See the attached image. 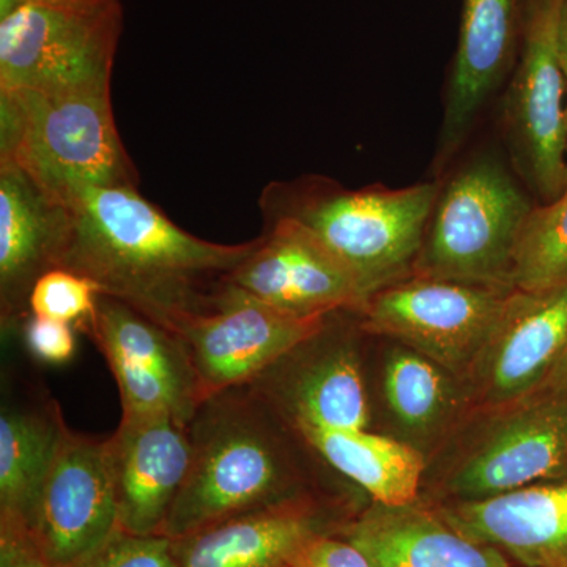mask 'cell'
Masks as SVG:
<instances>
[{"instance_id":"1","label":"cell","mask_w":567,"mask_h":567,"mask_svg":"<svg viewBox=\"0 0 567 567\" xmlns=\"http://www.w3.org/2000/svg\"><path fill=\"white\" fill-rule=\"evenodd\" d=\"M65 207L69 230L58 268L91 279L100 293L173 331L256 246L213 244L186 233L137 186L85 189Z\"/></svg>"},{"instance_id":"2","label":"cell","mask_w":567,"mask_h":567,"mask_svg":"<svg viewBox=\"0 0 567 567\" xmlns=\"http://www.w3.org/2000/svg\"><path fill=\"white\" fill-rule=\"evenodd\" d=\"M293 431L251 386L204 401L189 424L188 477L162 535L183 539L238 514L308 495L289 440Z\"/></svg>"},{"instance_id":"3","label":"cell","mask_w":567,"mask_h":567,"mask_svg":"<svg viewBox=\"0 0 567 567\" xmlns=\"http://www.w3.org/2000/svg\"><path fill=\"white\" fill-rule=\"evenodd\" d=\"M440 188L350 192L320 177L271 183L260 194L265 221L292 219L350 271L365 301L413 275Z\"/></svg>"},{"instance_id":"4","label":"cell","mask_w":567,"mask_h":567,"mask_svg":"<svg viewBox=\"0 0 567 567\" xmlns=\"http://www.w3.org/2000/svg\"><path fill=\"white\" fill-rule=\"evenodd\" d=\"M0 163L63 205L85 189L137 186L111 93L0 89Z\"/></svg>"},{"instance_id":"5","label":"cell","mask_w":567,"mask_h":567,"mask_svg":"<svg viewBox=\"0 0 567 567\" xmlns=\"http://www.w3.org/2000/svg\"><path fill=\"white\" fill-rule=\"evenodd\" d=\"M533 207L505 166L476 159L436 196L413 275L514 289V260Z\"/></svg>"},{"instance_id":"6","label":"cell","mask_w":567,"mask_h":567,"mask_svg":"<svg viewBox=\"0 0 567 567\" xmlns=\"http://www.w3.org/2000/svg\"><path fill=\"white\" fill-rule=\"evenodd\" d=\"M487 413L440 473V491L450 502L567 477V391L539 390Z\"/></svg>"},{"instance_id":"7","label":"cell","mask_w":567,"mask_h":567,"mask_svg":"<svg viewBox=\"0 0 567 567\" xmlns=\"http://www.w3.org/2000/svg\"><path fill=\"white\" fill-rule=\"evenodd\" d=\"M123 6L84 13L24 6L0 18V89L111 93Z\"/></svg>"},{"instance_id":"8","label":"cell","mask_w":567,"mask_h":567,"mask_svg":"<svg viewBox=\"0 0 567 567\" xmlns=\"http://www.w3.org/2000/svg\"><path fill=\"white\" fill-rule=\"evenodd\" d=\"M567 0H524L520 48L506 100L517 162L550 203L567 188L566 78L561 24Z\"/></svg>"},{"instance_id":"9","label":"cell","mask_w":567,"mask_h":567,"mask_svg":"<svg viewBox=\"0 0 567 567\" xmlns=\"http://www.w3.org/2000/svg\"><path fill=\"white\" fill-rule=\"evenodd\" d=\"M511 290L413 275L372 295L357 315L368 333L398 339L464 380Z\"/></svg>"},{"instance_id":"10","label":"cell","mask_w":567,"mask_h":567,"mask_svg":"<svg viewBox=\"0 0 567 567\" xmlns=\"http://www.w3.org/2000/svg\"><path fill=\"white\" fill-rule=\"evenodd\" d=\"M328 316L295 317L221 282L199 311L174 328L192 358L204 401L249 385L316 334Z\"/></svg>"},{"instance_id":"11","label":"cell","mask_w":567,"mask_h":567,"mask_svg":"<svg viewBox=\"0 0 567 567\" xmlns=\"http://www.w3.org/2000/svg\"><path fill=\"white\" fill-rule=\"evenodd\" d=\"M121 532L106 439L63 429L28 543L52 567H81Z\"/></svg>"},{"instance_id":"12","label":"cell","mask_w":567,"mask_h":567,"mask_svg":"<svg viewBox=\"0 0 567 567\" xmlns=\"http://www.w3.org/2000/svg\"><path fill=\"white\" fill-rule=\"evenodd\" d=\"M87 334L117 383L122 415H169L192 424L204 395L181 336L102 293Z\"/></svg>"},{"instance_id":"13","label":"cell","mask_w":567,"mask_h":567,"mask_svg":"<svg viewBox=\"0 0 567 567\" xmlns=\"http://www.w3.org/2000/svg\"><path fill=\"white\" fill-rule=\"evenodd\" d=\"M567 346V279L546 290L513 289L466 374V398L496 409L537 393Z\"/></svg>"},{"instance_id":"14","label":"cell","mask_w":567,"mask_h":567,"mask_svg":"<svg viewBox=\"0 0 567 567\" xmlns=\"http://www.w3.org/2000/svg\"><path fill=\"white\" fill-rule=\"evenodd\" d=\"M224 282L256 300L303 319L358 312L365 297L354 276L292 219L265 221L264 234Z\"/></svg>"},{"instance_id":"15","label":"cell","mask_w":567,"mask_h":567,"mask_svg":"<svg viewBox=\"0 0 567 567\" xmlns=\"http://www.w3.org/2000/svg\"><path fill=\"white\" fill-rule=\"evenodd\" d=\"M323 327L257 377L251 386L295 429H368L369 405L352 338Z\"/></svg>"},{"instance_id":"16","label":"cell","mask_w":567,"mask_h":567,"mask_svg":"<svg viewBox=\"0 0 567 567\" xmlns=\"http://www.w3.org/2000/svg\"><path fill=\"white\" fill-rule=\"evenodd\" d=\"M106 445L122 532L162 535L192 466L189 424L169 415H122Z\"/></svg>"},{"instance_id":"17","label":"cell","mask_w":567,"mask_h":567,"mask_svg":"<svg viewBox=\"0 0 567 567\" xmlns=\"http://www.w3.org/2000/svg\"><path fill=\"white\" fill-rule=\"evenodd\" d=\"M66 230L65 205L13 164L0 163V320L7 333L31 316L33 284L59 267Z\"/></svg>"},{"instance_id":"18","label":"cell","mask_w":567,"mask_h":567,"mask_svg":"<svg viewBox=\"0 0 567 567\" xmlns=\"http://www.w3.org/2000/svg\"><path fill=\"white\" fill-rule=\"evenodd\" d=\"M435 509L461 535L522 567H567V477Z\"/></svg>"},{"instance_id":"19","label":"cell","mask_w":567,"mask_h":567,"mask_svg":"<svg viewBox=\"0 0 567 567\" xmlns=\"http://www.w3.org/2000/svg\"><path fill=\"white\" fill-rule=\"evenodd\" d=\"M336 533L363 551L371 567H511L502 551L456 532L420 503H374Z\"/></svg>"},{"instance_id":"20","label":"cell","mask_w":567,"mask_h":567,"mask_svg":"<svg viewBox=\"0 0 567 567\" xmlns=\"http://www.w3.org/2000/svg\"><path fill=\"white\" fill-rule=\"evenodd\" d=\"M522 18L524 0H462L443 122L447 148L464 137L496 85L516 65Z\"/></svg>"},{"instance_id":"21","label":"cell","mask_w":567,"mask_h":567,"mask_svg":"<svg viewBox=\"0 0 567 567\" xmlns=\"http://www.w3.org/2000/svg\"><path fill=\"white\" fill-rule=\"evenodd\" d=\"M328 532L312 495L259 507L178 539L181 567H289L303 540Z\"/></svg>"},{"instance_id":"22","label":"cell","mask_w":567,"mask_h":567,"mask_svg":"<svg viewBox=\"0 0 567 567\" xmlns=\"http://www.w3.org/2000/svg\"><path fill=\"white\" fill-rule=\"evenodd\" d=\"M65 425L58 402L2 405L0 544L28 540L33 511Z\"/></svg>"},{"instance_id":"23","label":"cell","mask_w":567,"mask_h":567,"mask_svg":"<svg viewBox=\"0 0 567 567\" xmlns=\"http://www.w3.org/2000/svg\"><path fill=\"white\" fill-rule=\"evenodd\" d=\"M324 464L352 481L382 505L416 502L425 458L417 447L368 429L327 431L297 429Z\"/></svg>"},{"instance_id":"24","label":"cell","mask_w":567,"mask_h":567,"mask_svg":"<svg viewBox=\"0 0 567 567\" xmlns=\"http://www.w3.org/2000/svg\"><path fill=\"white\" fill-rule=\"evenodd\" d=\"M445 368L402 346L388 357L383 394L395 421L416 439L435 436L456 416L465 388Z\"/></svg>"},{"instance_id":"25","label":"cell","mask_w":567,"mask_h":567,"mask_svg":"<svg viewBox=\"0 0 567 567\" xmlns=\"http://www.w3.org/2000/svg\"><path fill=\"white\" fill-rule=\"evenodd\" d=\"M567 279V188L533 207L514 260V289L546 290Z\"/></svg>"},{"instance_id":"26","label":"cell","mask_w":567,"mask_h":567,"mask_svg":"<svg viewBox=\"0 0 567 567\" xmlns=\"http://www.w3.org/2000/svg\"><path fill=\"white\" fill-rule=\"evenodd\" d=\"M99 297V287L91 279L65 268H52L33 284L29 312L73 324L87 333Z\"/></svg>"},{"instance_id":"27","label":"cell","mask_w":567,"mask_h":567,"mask_svg":"<svg viewBox=\"0 0 567 567\" xmlns=\"http://www.w3.org/2000/svg\"><path fill=\"white\" fill-rule=\"evenodd\" d=\"M81 567H181L178 539L121 529Z\"/></svg>"},{"instance_id":"28","label":"cell","mask_w":567,"mask_h":567,"mask_svg":"<svg viewBox=\"0 0 567 567\" xmlns=\"http://www.w3.org/2000/svg\"><path fill=\"white\" fill-rule=\"evenodd\" d=\"M21 331L29 352L41 363L65 364L76 353V328L73 324L48 317L29 316Z\"/></svg>"},{"instance_id":"29","label":"cell","mask_w":567,"mask_h":567,"mask_svg":"<svg viewBox=\"0 0 567 567\" xmlns=\"http://www.w3.org/2000/svg\"><path fill=\"white\" fill-rule=\"evenodd\" d=\"M289 567H371L360 548L336 532L309 536L289 559Z\"/></svg>"},{"instance_id":"30","label":"cell","mask_w":567,"mask_h":567,"mask_svg":"<svg viewBox=\"0 0 567 567\" xmlns=\"http://www.w3.org/2000/svg\"><path fill=\"white\" fill-rule=\"evenodd\" d=\"M24 6L51 7V9L96 13L122 6V0H0V18Z\"/></svg>"},{"instance_id":"31","label":"cell","mask_w":567,"mask_h":567,"mask_svg":"<svg viewBox=\"0 0 567 567\" xmlns=\"http://www.w3.org/2000/svg\"><path fill=\"white\" fill-rule=\"evenodd\" d=\"M0 563L2 567H52L32 550L28 540L0 544Z\"/></svg>"},{"instance_id":"32","label":"cell","mask_w":567,"mask_h":567,"mask_svg":"<svg viewBox=\"0 0 567 567\" xmlns=\"http://www.w3.org/2000/svg\"><path fill=\"white\" fill-rule=\"evenodd\" d=\"M540 390L567 391V346L557 365H555L554 371L550 372Z\"/></svg>"},{"instance_id":"33","label":"cell","mask_w":567,"mask_h":567,"mask_svg":"<svg viewBox=\"0 0 567 567\" xmlns=\"http://www.w3.org/2000/svg\"><path fill=\"white\" fill-rule=\"evenodd\" d=\"M561 62L563 70H565L566 78V125H567V2L565 14H563V24H561Z\"/></svg>"}]
</instances>
